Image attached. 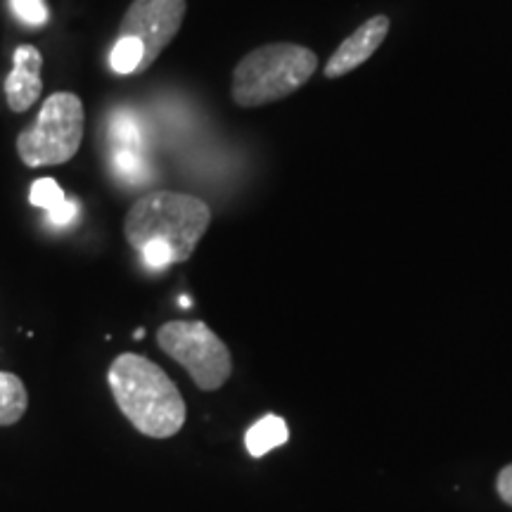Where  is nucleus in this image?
<instances>
[{"instance_id":"nucleus-1","label":"nucleus","mask_w":512,"mask_h":512,"mask_svg":"<svg viewBox=\"0 0 512 512\" xmlns=\"http://www.w3.org/2000/svg\"><path fill=\"white\" fill-rule=\"evenodd\" d=\"M211 223L209 204L176 190L138 197L124 219L126 242L155 271L188 261Z\"/></svg>"},{"instance_id":"nucleus-2","label":"nucleus","mask_w":512,"mask_h":512,"mask_svg":"<svg viewBox=\"0 0 512 512\" xmlns=\"http://www.w3.org/2000/svg\"><path fill=\"white\" fill-rule=\"evenodd\" d=\"M119 411L150 439L176 437L185 425V401L176 382L150 358L119 354L107 373Z\"/></svg>"},{"instance_id":"nucleus-3","label":"nucleus","mask_w":512,"mask_h":512,"mask_svg":"<svg viewBox=\"0 0 512 512\" xmlns=\"http://www.w3.org/2000/svg\"><path fill=\"white\" fill-rule=\"evenodd\" d=\"M318 72V55L297 43H268L238 62L230 81V98L238 107L271 105L290 98Z\"/></svg>"},{"instance_id":"nucleus-4","label":"nucleus","mask_w":512,"mask_h":512,"mask_svg":"<svg viewBox=\"0 0 512 512\" xmlns=\"http://www.w3.org/2000/svg\"><path fill=\"white\" fill-rule=\"evenodd\" d=\"M86 131V110L79 95L57 91L43 100L36 121L17 136V155L29 169L67 164Z\"/></svg>"},{"instance_id":"nucleus-5","label":"nucleus","mask_w":512,"mask_h":512,"mask_svg":"<svg viewBox=\"0 0 512 512\" xmlns=\"http://www.w3.org/2000/svg\"><path fill=\"white\" fill-rule=\"evenodd\" d=\"M157 344L166 356L188 370L202 392H216L233 373L226 342L202 320H171L157 330Z\"/></svg>"},{"instance_id":"nucleus-6","label":"nucleus","mask_w":512,"mask_h":512,"mask_svg":"<svg viewBox=\"0 0 512 512\" xmlns=\"http://www.w3.org/2000/svg\"><path fill=\"white\" fill-rule=\"evenodd\" d=\"M188 3L185 0H133L124 12L117 38H136L143 46L138 74H145L157 57L169 48L183 27Z\"/></svg>"},{"instance_id":"nucleus-7","label":"nucleus","mask_w":512,"mask_h":512,"mask_svg":"<svg viewBox=\"0 0 512 512\" xmlns=\"http://www.w3.org/2000/svg\"><path fill=\"white\" fill-rule=\"evenodd\" d=\"M389 22L387 15H375L366 19V22L358 27L354 34H351L347 41H342L332 57L328 60V64L323 67L325 79H342L354 72V69L366 64L370 57H373L380 46L384 43V38L389 34Z\"/></svg>"},{"instance_id":"nucleus-8","label":"nucleus","mask_w":512,"mask_h":512,"mask_svg":"<svg viewBox=\"0 0 512 512\" xmlns=\"http://www.w3.org/2000/svg\"><path fill=\"white\" fill-rule=\"evenodd\" d=\"M12 62H15V67L5 76V100H8L10 112L22 114L29 112L43 93V55L36 46L24 43L15 50Z\"/></svg>"},{"instance_id":"nucleus-9","label":"nucleus","mask_w":512,"mask_h":512,"mask_svg":"<svg viewBox=\"0 0 512 512\" xmlns=\"http://www.w3.org/2000/svg\"><path fill=\"white\" fill-rule=\"evenodd\" d=\"M290 439V430H287V422L278 415H264L259 422H254L245 434V446L252 458L266 456L273 448L287 444Z\"/></svg>"},{"instance_id":"nucleus-10","label":"nucleus","mask_w":512,"mask_h":512,"mask_svg":"<svg viewBox=\"0 0 512 512\" xmlns=\"http://www.w3.org/2000/svg\"><path fill=\"white\" fill-rule=\"evenodd\" d=\"M29 408V392L22 377L0 373V427L17 425Z\"/></svg>"},{"instance_id":"nucleus-11","label":"nucleus","mask_w":512,"mask_h":512,"mask_svg":"<svg viewBox=\"0 0 512 512\" xmlns=\"http://www.w3.org/2000/svg\"><path fill=\"white\" fill-rule=\"evenodd\" d=\"M110 62L117 74L136 76L140 62H143V46H140L136 38H117V43H114L112 48Z\"/></svg>"},{"instance_id":"nucleus-12","label":"nucleus","mask_w":512,"mask_h":512,"mask_svg":"<svg viewBox=\"0 0 512 512\" xmlns=\"http://www.w3.org/2000/svg\"><path fill=\"white\" fill-rule=\"evenodd\" d=\"M29 200L34 207L41 209H55L57 204H62L67 197H64V190L60 188V183L55 178H38V181L31 185V195Z\"/></svg>"},{"instance_id":"nucleus-13","label":"nucleus","mask_w":512,"mask_h":512,"mask_svg":"<svg viewBox=\"0 0 512 512\" xmlns=\"http://www.w3.org/2000/svg\"><path fill=\"white\" fill-rule=\"evenodd\" d=\"M12 10L31 27H43L48 22V8L43 0H12Z\"/></svg>"},{"instance_id":"nucleus-14","label":"nucleus","mask_w":512,"mask_h":512,"mask_svg":"<svg viewBox=\"0 0 512 512\" xmlns=\"http://www.w3.org/2000/svg\"><path fill=\"white\" fill-rule=\"evenodd\" d=\"M76 216V204L64 200L62 204H57L55 209L48 211V219L55 223V226H67V223H72Z\"/></svg>"},{"instance_id":"nucleus-15","label":"nucleus","mask_w":512,"mask_h":512,"mask_svg":"<svg viewBox=\"0 0 512 512\" xmlns=\"http://www.w3.org/2000/svg\"><path fill=\"white\" fill-rule=\"evenodd\" d=\"M496 489H498V496H501L508 505H512V465L503 467L501 475L496 479Z\"/></svg>"},{"instance_id":"nucleus-16","label":"nucleus","mask_w":512,"mask_h":512,"mask_svg":"<svg viewBox=\"0 0 512 512\" xmlns=\"http://www.w3.org/2000/svg\"><path fill=\"white\" fill-rule=\"evenodd\" d=\"M143 337H145V330L138 328V330H136V339H143Z\"/></svg>"}]
</instances>
